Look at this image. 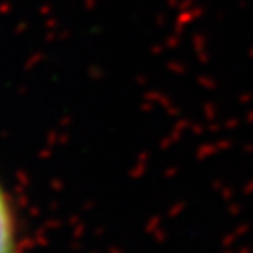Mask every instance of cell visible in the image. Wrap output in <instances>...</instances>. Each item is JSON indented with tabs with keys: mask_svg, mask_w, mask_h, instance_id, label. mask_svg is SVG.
I'll list each match as a JSON object with an SVG mask.
<instances>
[{
	"mask_svg": "<svg viewBox=\"0 0 253 253\" xmlns=\"http://www.w3.org/2000/svg\"><path fill=\"white\" fill-rule=\"evenodd\" d=\"M0 253H15V231L2 188H0Z\"/></svg>",
	"mask_w": 253,
	"mask_h": 253,
	"instance_id": "cell-1",
	"label": "cell"
}]
</instances>
